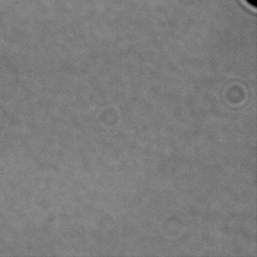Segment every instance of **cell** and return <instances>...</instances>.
<instances>
[{"label":"cell","instance_id":"1","mask_svg":"<svg viewBox=\"0 0 257 257\" xmlns=\"http://www.w3.org/2000/svg\"><path fill=\"white\" fill-rule=\"evenodd\" d=\"M250 3L253 4V5H254L255 4V2H256V0H248Z\"/></svg>","mask_w":257,"mask_h":257}]
</instances>
